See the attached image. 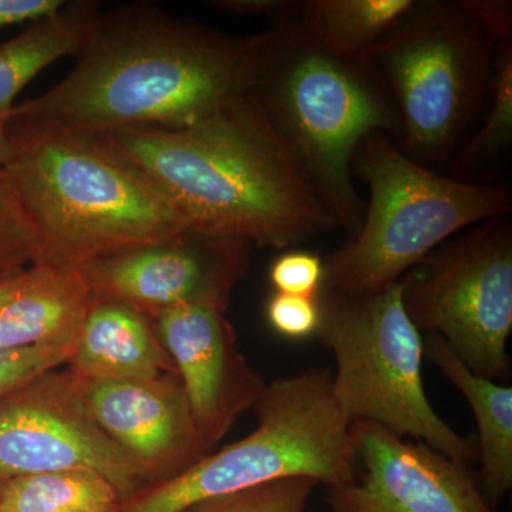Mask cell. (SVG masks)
Here are the masks:
<instances>
[{"label":"cell","instance_id":"cell-15","mask_svg":"<svg viewBox=\"0 0 512 512\" xmlns=\"http://www.w3.org/2000/svg\"><path fill=\"white\" fill-rule=\"evenodd\" d=\"M93 299L80 269L33 264L19 291L0 308V353L76 345Z\"/></svg>","mask_w":512,"mask_h":512},{"label":"cell","instance_id":"cell-26","mask_svg":"<svg viewBox=\"0 0 512 512\" xmlns=\"http://www.w3.org/2000/svg\"><path fill=\"white\" fill-rule=\"evenodd\" d=\"M318 296L308 298L275 293L266 305L269 326L286 339L303 340L316 336L320 323Z\"/></svg>","mask_w":512,"mask_h":512},{"label":"cell","instance_id":"cell-27","mask_svg":"<svg viewBox=\"0 0 512 512\" xmlns=\"http://www.w3.org/2000/svg\"><path fill=\"white\" fill-rule=\"evenodd\" d=\"M456 3L484 29L495 46L512 45L511 0H456Z\"/></svg>","mask_w":512,"mask_h":512},{"label":"cell","instance_id":"cell-1","mask_svg":"<svg viewBox=\"0 0 512 512\" xmlns=\"http://www.w3.org/2000/svg\"><path fill=\"white\" fill-rule=\"evenodd\" d=\"M262 32L234 36L137 2L99 13L76 64L15 106L9 138L177 130L249 92Z\"/></svg>","mask_w":512,"mask_h":512},{"label":"cell","instance_id":"cell-13","mask_svg":"<svg viewBox=\"0 0 512 512\" xmlns=\"http://www.w3.org/2000/svg\"><path fill=\"white\" fill-rule=\"evenodd\" d=\"M156 319L202 444L210 447L238 413L254 406L266 384L235 352L231 328L217 306L188 303L165 309Z\"/></svg>","mask_w":512,"mask_h":512},{"label":"cell","instance_id":"cell-9","mask_svg":"<svg viewBox=\"0 0 512 512\" xmlns=\"http://www.w3.org/2000/svg\"><path fill=\"white\" fill-rule=\"evenodd\" d=\"M402 303L420 332L446 340L476 375L504 380L512 330V224L474 225L434 249L400 279Z\"/></svg>","mask_w":512,"mask_h":512},{"label":"cell","instance_id":"cell-19","mask_svg":"<svg viewBox=\"0 0 512 512\" xmlns=\"http://www.w3.org/2000/svg\"><path fill=\"white\" fill-rule=\"evenodd\" d=\"M417 0H305L302 18L330 52L365 56L414 8Z\"/></svg>","mask_w":512,"mask_h":512},{"label":"cell","instance_id":"cell-29","mask_svg":"<svg viewBox=\"0 0 512 512\" xmlns=\"http://www.w3.org/2000/svg\"><path fill=\"white\" fill-rule=\"evenodd\" d=\"M296 3V0H212L211 5L234 15L264 16L272 22L285 15Z\"/></svg>","mask_w":512,"mask_h":512},{"label":"cell","instance_id":"cell-30","mask_svg":"<svg viewBox=\"0 0 512 512\" xmlns=\"http://www.w3.org/2000/svg\"><path fill=\"white\" fill-rule=\"evenodd\" d=\"M28 269L18 272V274H13L0 279V308H2L6 302H9L10 299L16 295V292L19 291L20 286L25 282L26 272H28Z\"/></svg>","mask_w":512,"mask_h":512},{"label":"cell","instance_id":"cell-7","mask_svg":"<svg viewBox=\"0 0 512 512\" xmlns=\"http://www.w3.org/2000/svg\"><path fill=\"white\" fill-rule=\"evenodd\" d=\"M366 59L392 93L399 146L421 165L450 164L490 100L497 46L456 0H417Z\"/></svg>","mask_w":512,"mask_h":512},{"label":"cell","instance_id":"cell-22","mask_svg":"<svg viewBox=\"0 0 512 512\" xmlns=\"http://www.w3.org/2000/svg\"><path fill=\"white\" fill-rule=\"evenodd\" d=\"M318 481L286 477L217 497L205 498L180 512H305Z\"/></svg>","mask_w":512,"mask_h":512},{"label":"cell","instance_id":"cell-3","mask_svg":"<svg viewBox=\"0 0 512 512\" xmlns=\"http://www.w3.org/2000/svg\"><path fill=\"white\" fill-rule=\"evenodd\" d=\"M301 6L262 32L251 90L316 197L352 237L366 210L353 183V154L375 131L399 144L402 123L376 67L365 56L326 49L309 32Z\"/></svg>","mask_w":512,"mask_h":512},{"label":"cell","instance_id":"cell-10","mask_svg":"<svg viewBox=\"0 0 512 512\" xmlns=\"http://www.w3.org/2000/svg\"><path fill=\"white\" fill-rule=\"evenodd\" d=\"M76 470L106 478L121 504L151 478L94 423L72 375L39 377L0 400V480Z\"/></svg>","mask_w":512,"mask_h":512},{"label":"cell","instance_id":"cell-23","mask_svg":"<svg viewBox=\"0 0 512 512\" xmlns=\"http://www.w3.org/2000/svg\"><path fill=\"white\" fill-rule=\"evenodd\" d=\"M39 258L35 228L0 170V279L25 271Z\"/></svg>","mask_w":512,"mask_h":512},{"label":"cell","instance_id":"cell-14","mask_svg":"<svg viewBox=\"0 0 512 512\" xmlns=\"http://www.w3.org/2000/svg\"><path fill=\"white\" fill-rule=\"evenodd\" d=\"M72 379L94 423L148 473H156L164 464L174 468L200 460L205 447L181 384L161 379H84L73 373Z\"/></svg>","mask_w":512,"mask_h":512},{"label":"cell","instance_id":"cell-2","mask_svg":"<svg viewBox=\"0 0 512 512\" xmlns=\"http://www.w3.org/2000/svg\"><path fill=\"white\" fill-rule=\"evenodd\" d=\"M99 137L191 227L276 251L338 228L252 90L188 127Z\"/></svg>","mask_w":512,"mask_h":512},{"label":"cell","instance_id":"cell-25","mask_svg":"<svg viewBox=\"0 0 512 512\" xmlns=\"http://www.w3.org/2000/svg\"><path fill=\"white\" fill-rule=\"evenodd\" d=\"M269 281L275 293L316 298L325 281V262L313 252L289 249L275 259L269 269Z\"/></svg>","mask_w":512,"mask_h":512},{"label":"cell","instance_id":"cell-11","mask_svg":"<svg viewBox=\"0 0 512 512\" xmlns=\"http://www.w3.org/2000/svg\"><path fill=\"white\" fill-rule=\"evenodd\" d=\"M251 244L187 227L174 237L104 256L80 268L94 295L154 318L175 306L205 303L224 311L247 272Z\"/></svg>","mask_w":512,"mask_h":512},{"label":"cell","instance_id":"cell-31","mask_svg":"<svg viewBox=\"0 0 512 512\" xmlns=\"http://www.w3.org/2000/svg\"><path fill=\"white\" fill-rule=\"evenodd\" d=\"M13 154V144L6 134L5 127H0V170L5 168Z\"/></svg>","mask_w":512,"mask_h":512},{"label":"cell","instance_id":"cell-12","mask_svg":"<svg viewBox=\"0 0 512 512\" xmlns=\"http://www.w3.org/2000/svg\"><path fill=\"white\" fill-rule=\"evenodd\" d=\"M362 476L329 490L332 512H495L470 466L369 423L350 424Z\"/></svg>","mask_w":512,"mask_h":512},{"label":"cell","instance_id":"cell-8","mask_svg":"<svg viewBox=\"0 0 512 512\" xmlns=\"http://www.w3.org/2000/svg\"><path fill=\"white\" fill-rule=\"evenodd\" d=\"M316 338L332 353V387L350 424L369 421L470 466L477 440L460 436L431 406L421 362L424 338L402 303L400 281L370 295L320 291Z\"/></svg>","mask_w":512,"mask_h":512},{"label":"cell","instance_id":"cell-5","mask_svg":"<svg viewBox=\"0 0 512 512\" xmlns=\"http://www.w3.org/2000/svg\"><path fill=\"white\" fill-rule=\"evenodd\" d=\"M352 174L369 188V201L359 229L323 259L322 291H382L458 232L512 210L511 184L471 183L440 174L407 156L380 131L360 141Z\"/></svg>","mask_w":512,"mask_h":512},{"label":"cell","instance_id":"cell-28","mask_svg":"<svg viewBox=\"0 0 512 512\" xmlns=\"http://www.w3.org/2000/svg\"><path fill=\"white\" fill-rule=\"evenodd\" d=\"M64 0H0V28L30 23L62 8Z\"/></svg>","mask_w":512,"mask_h":512},{"label":"cell","instance_id":"cell-6","mask_svg":"<svg viewBox=\"0 0 512 512\" xmlns=\"http://www.w3.org/2000/svg\"><path fill=\"white\" fill-rule=\"evenodd\" d=\"M258 426L244 439L120 505L117 512H180L286 477H311L329 490L355 480L350 423L332 387V370L309 369L266 384L254 404Z\"/></svg>","mask_w":512,"mask_h":512},{"label":"cell","instance_id":"cell-4","mask_svg":"<svg viewBox=\"0 0 512 512\" xmlns=\"http://www.w3.org/2000/svg\"><path fill=\"white\" fill-rule=\"evenodd\" d=\"M3 168L35 228L36 264L80 269L190 227L140 168L106 138H9Z\"/></svg>","mask_w":512,"mask_h":512},{"label":"cell","instance_id":"cell-16","mask_svg":"<svg viewBox=\"0 0 512 512\" xmlns=\"http://www.w3.org/2000/svg\"><path fill=\"white\" fill-rule=\"evenodd\" d=\"M84 379L157 380L174 363L143 313L94 295L69 360Z\"/></svg>","mask_w":512,"mask_h":512},{"label":"cell","instance_id":"cell-20","mask_svg":"<svg viewBox=\"0 0 512 512\" xmlns=\"http://www.w3.org/2000/svg\"><path fill=\"white\" fill-rule=\"evenodd\" d=\"M119 494L93 471H56L12 478L0 491V512H117Z\"/></svg>","mask_w":512,"mask_h":512},{"label":"cell","instance_id":"cell-24","mask_svg":"<svg viewBox=\"0 0 512 512\" xmlns=\"http://www.w3.org/2000/svg\"><path fill=\"white\" fill-rule=\"evenodd\" d=\"M76 345H47L0 353V400L69 362Z\"/></svg>","mask_w":512,"mask_h":512},{"label":"cell","instance_id":"cell-18","mask_svg":"<svg viewBox=\"0 0 512 512\" xmlns=\"http://www.w3.org/2000/svg\"><path fill=\"white\" fill-rule=\"evenodd\" d=\"M99 13V2L69 0L0 42V127L8 123L16 97L30 80L57 60L79 55Z\"/></svg>","mask_w":512,"mask_h":512},{"label":"cell","instance_id":"cell-32","mask_svg":"<svg viewBox=\"0 0 512 512\" xmlns=\"http://www.w3.org/2000/svg\"><path fill=\"white\" fill-rule=\"evenodd\" d=\"M3 483H5V481L0 480V491H2Z\"/></svg>","mask_w":512,"mask_h":512},{"label":"cell","instance_id":"cell-17","mask_svg":"<svg viewBox=\"0 0 512 512\" xmlns=\"http://www.w3.org/2000/svg\"><path fill=\"white\" fill-rule=\"evenodd\" d=\"M424 356L463 394L478 427L481 491L495 508L512 488V387L476 375L439 335L427 333Z\"/></svg>","mask_w":512,"mask_h":512},{"label":"cell","instance_id":"cell-21","mask_svg":"<svg viewBox=\"0 0 512 512\" xmlns=\"http://www.w3.org/2000/svg\"><path fill=\"white\" fill-rule=\"evenodd\" d=\"M512 143V45L497 47L493 86L483 120L448 164V177L471 181L507 153ZM473 183V181H471Z\"/></svg>","mask_w":512,"mask_h":512}]
</instances>
